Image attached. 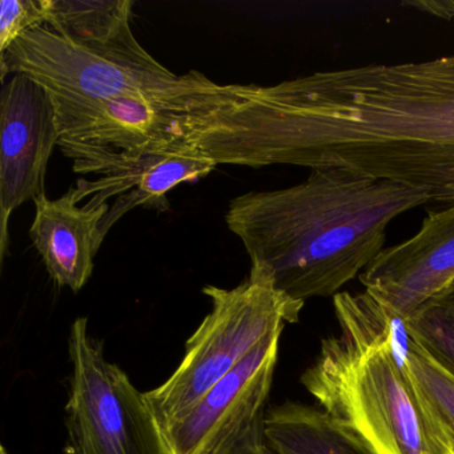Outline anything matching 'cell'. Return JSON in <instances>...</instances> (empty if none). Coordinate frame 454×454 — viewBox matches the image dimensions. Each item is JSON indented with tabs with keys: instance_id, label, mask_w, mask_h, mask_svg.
<instances>
[{
	"instance_id": "15",
	"label": "cell",
	"mask_w": 454,
	"mask_h": 454,
	"mask_svg": "<svg viewBox=\"0 0 454 454\" xmlns=\"http://www.w3.org/2000/svg\"><path fill=\"white\" fill-rule=\"evenodd\" d=\"M409 333L454 373V286L406 320Z\"/></svg>"
},
{
	"instance_id": "3",
	"label": "cell",
	"mask_w": 454,
	"mask_h": 454,
	"mask_svg": "<svg viewBox=\"0 0 454 454\" xmlns=\"http://www.w3.org/2000/svg\"><path fill=\"white\" fill-rule=\"evenodd\" d=\"M203 294L212 310L188 339L184 357L160 387L145 393L160 430L184 416L270 334L297 323L304 308L276 291L267 273L254 267L236 288L207 286Z\"/></svg>"
},
{
	"instance_id": "4",
	"label": "cell",
	"mask_w": 454,
	"mask_h": 454,
	"mask_svg": "<svg viewBox=\"0 0 454 454\" xmlns=\"http://www.w3.org/2000/svg\"><path fill=\"white\" fill-rule=\"evenodd\" d=\"M2 82L23 74L54 94L84 99L127 95L196 98L217 94L222 84L191 71L175 75L137 38L103 44L75 41L42 26L18 38L0 55Z\"/></svg>"
},
{
	"instance_id": "17",
	"label": "cell",
	"mask_w": 454,
	"mask_h": 454,
	"mask_svg": "<svg viewBox=\"0 0 454 454\" xmlns=\"http://www.w3.org/2000/svg\"><path fill=\"white\" fill-rule=\"evenodd\" d=\"M264 414L244 425L211 454H278L265 437Z\"/></svg>"
},
{
	"instance_id": "10",
	"label": "cell",
	"mask_w": 454,
	"mask_h": 454,
	"mask_svg": "<svg viewBox=\"0 0 454 454\" xmlns=\"http://www.w3.org/2000/svg\"><path fill=\"white\" fill-rule=\"evenodd\" d=\"M365 291L408 320L454 286V204L430 212L421 230L381 254L363 270Z\"/></svg>"
},
{
	"instance_id": "12",
	"label": "cell",
	"mask_w": 454,
	"mask_h": 454,
	"mask_svg": "<svg viewBox=\"0 0 454 454\" xmlns=\"http://www.w3.org/2000/svg\"><path fill=\"white\" fill-rule=\"evenodd\" d=\"M264 432L278 454H371L323 409L294 401L265 411Z\"/></svg>"
},
{
	"instance_id": "19",
	"label": "cell",
	"mask_w": 454,
	"mask_h": 454,
	"mask_svg": "<svg viewBox=\"0 0 454 454\" xmlns=\"http://www.w3.org/2000/svg\"><path fill=\"white\" fill-rule=\"evenodd\" d=\"M0 454H9V451L6 450L4 446H0Z\"/></svg>"
},
{
	"instance_id": "11",
	"label": "cell",
	"mask_w": 454,
	"mask_h": 454,
	"mask_svg": "<svg viewBox=\"0 0 454 454\" xmlns=\"http://www.w3.org/2000/svg\"><path fill=\"white\" fill-rule=\"evenodd\" d=\"M34 203L35 219L30 228L31 240L50 278L76 294L91 278L94 257L105 241L100 236V224L111 207L105 204L99 208H79L73 187L57 200L42 193Z\"/></svg>"
},
{
	"instance_id": "5",
	"label": "cell",
	"mask_w": 454,
	"mask_h": 454,
	"mask_svg": "<svg viewBox=\"0 0 454 454\" xmlns=\"http://www.w3.org/2000/svg\"><path fill=\"white\" fill-rule=\"evenodd\" d=\"M68 352L73 373L63 454H168L145 393L106 358L86 317L71 326Z\"/></svg>"
},
{
	"instance_id": "16",
	"label": "cell",
	"mask_w": 454,
	"mask_h": 454,
	"mask_svg": "<svg viewBox=\"0 0 454 454\" xmlns=\"http://www.w3.org/2000/svg\"><path fill=\"white\" fill-rule=\"evenodd\" d=\"M50 0H2L0 4V55L28 31L46 25Z\"/></svg>"
},
{
	"instance_id": "7",
	"label": "cell",
	"mask_w": 454,
	"mask_h": 454,
	"mask_svg": "<svg viewBox=\"0 0 454 454\" xmlns=\"http://www.w3.org/2000/svg\"><path fill=\"white\" fill-rule=\"evenodd\" d=\"M0 256L9 247L12 212L44 193L47 164L60 140L57 110L46 87L15 74L0 94Z\"/></svg>"
},
{
	"instance_id": "14",
	"label": "cell",
	"mask_w": 454,
	"mask_h": 454,
	"mask_svg": "<svg viewBox=\"0 0 454 454\" xmlns=\"http://www.w3.org/2000/svg\"><path fill=\"white\" fill-rule=\"evenodd\" d=\"M406 360L409 373L422 401L442 430L454 454V373L438 363L413 337Z\"/></svg>"
},
{
	"instance_id": "8",
	"label": "cell",
	"mask_w": 454,
	"mask_h": 454,
	"mask_svg": "<svg viewBox=\"0 0 454 454\" xmlns=\"http://www.w3.org/2000/svg\"><path fill=\"white\" fill-rule=\"evenodd\" d=\"M50 94L57 110L60 139L124 153H147L183 145L182 114L196 110L216 95L196 99L159 95L84 99Z\"/></svg>"
},
{
	"instance_id": "1",
	"label": "cell",
	"mask_w": 454,
	"mask_h": 454,
	"mask_svg": "<svg viewBox=\"0 0 454 454\" xmlns=\"http://www.w3.org/2000/svg\"><path fill=\"white\" fill-rule=\"evenodd\" d=\"M430 203L427 191L344 169H312L301 184L232 199L228 228L252 267L294 301L339 294L381 254L390 223Z\"/></svg>"
},
{
	"instance_id": "13",
	"label": "cell",
	"mask_w": 454,
	"mask_h": 454,
	"mask_svg": "<svg viewBox=\"0 0 454 454\" xmlns=\"http://www.w3.org/2000/svg\"><path fill=\"white\" fill-rule=\"evenodd\" d=\"M131 0H50L46 27L67 38L110 44L134 38Z\"/></svg>"
},
{
	"instance_id": "18",
	"label": "cell",
	"mask_w": 454,
	"mask_h": 454,
	"mask_svg": "<svg viewBox=\"0 0 454 454\" xmlns=\"http://www.w3.org/2000/svg\"><path fill=\"white\" fill-rule=\"evenodd\" d=\"M403 6L414 7L419 12L441 20H454V0H419V2H405Z\"/></svg>"
},
{
	"instance_id": "9",
	"label": "cell",
	"mask_w": 454,
	"mask_h": 454,
	"mask_svg": "<svg viewBox=\"0 0 454 454\" xmlns=\"http://www.w3.org/2000/svg\"><path fill=\"white\" fill-rule=\"evenodd\" d=\"M283 331L270 334L184 416L160 430L168 454H211L264 413Z\"/></svg>"
},
{
	"instance_id": "2",
	"label": "cell",
	"mask_w": 454,
	"mask_h": 454,
	"mask_svg": "<svg viewBox=\"0 0 454 454\" xmlns=\"http://www.w3.org/2000/svg\"><path fill=\"white\" fill-rule=\"evenodd\" d=\"M333 307L339 336L321 340L305 389L371 454H453L409 373L406 320L366 291Z\"/></svg>"
},
{
	"instance_id": "6",
	"label": "cell",
	"mask_w": 454,
	"mask_h": 454,
	"mask_svg": "<svg viewBox=\"0 0 454 454\" xmlns=\"http://www.w3.org/2000/svg\"><path fill=\"white\" fill-rule=\"evenodd\" d=\"M58 147L73 160L74 172L100 176L78 180L73 187L76 203L91 196L84 207L99 208L118 196L100 224L103 240L127 212L137 207L168 211L167 193L179 184L203 179L217 167L187 143L147 153H124L67 139H60Z\"/></svg>"
}]
</instances>
